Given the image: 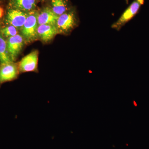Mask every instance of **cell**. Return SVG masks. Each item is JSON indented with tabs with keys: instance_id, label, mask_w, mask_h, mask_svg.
<instances>
[{
	"instance_id": "cell-1",
	"label": "cell",
	"mask_w": 149,
	"mask_h": 149,
	"mask_svg": "<svg viewBox=\"0 0 149 149\" xmlns=\"http://www.w3.org/2000/svg\"><path fill=\"white\" fill-rule=\"evenodd\" d=\"M79 20L76 11L73 8L58 16L56 26L58 34L68 35L78 26Z\"/></svg>"
},
{
	"instance_id": "cell-2",
	"label": "cell",
	"mask_w": 149,
	"mask_h": 149,
	"mask_svg": "<svg viewBox=\"0 0 149 149\" xmlns=\"http://www.w3.org/2000/svg\"><path fill=\"white\" fill-rule=\"evenodd\" d=\"M38 13L39 12L35 9L28 12L26 21L20 30L25 43H32L38 39L37 33L39 25L37 22Z\"/></svg>"
},
{
	"instance_id": "cell-3",
	"label": "cell",
	"mask_w": 149,
	"mask_h": 149,
	"mask_svg": "<svg viewBox=\"0 0 149 149\" xmlns=\"http://www.w3.org/2000/svg\"><path fill=\"white\" fill-rule=\"evenodd\" d=\"M145 0H134L125 9L117 21L112 24L111 28L120 31L125 24L131 20L139 12Z\"/></svg>"
},
{
	"instance_id": "cell-4",
	"label": "cell",
	"mask_w": 149,
	"mask_h": 149,
	"mask_svg": "<svg viewBox=\"0 0 149 149\" xmlns=\"http://www.w3.org/2000/svg\"><path fill=\"white\" fill-rule=\"evenodd\" d=\"M19 74L17 63L14 62L0 64V88L5 83L17 79Z\"/></svg>"
},
{
	"instance_id": "cell-5",
	"label": "cell",
	"mask_w": 149,
	"mask_h": 149,
	"mask_svg": "<svg viewBox=\"0 0 149 149\" xmlns=\"http://www.w3.org/2000/svg\"><path fill=\"white\" fill-rule=\"evenodd\" d=\"M39 52L32 51L22 58L17 63L19 73L38 71Z\"/></svg>"
},
{
	"instance_id": "cell-6",
	"label": "cell",
	"mask_w": 149,
	"mask_h": 149,
	"mask_svg": "<svg viewBox=\"0 0 149 149\" xmlns=\"http://www.w3.org/2000/svg\"><path fill=\"white\" fill-rule=\"evenodd\" d=\"M28 13L10 8L8 10L5 19V23L7 25H12L20 30L27 19Z\"/></svg>"
},
{
	"instance_id": "cell-7",
	"label": "cell",
	"mask_w": 149,
	"mask_h": 149,
	"mask_svg": "<svg viewBox=\"0 0 149 149\" xmlns=\"http://www.w3.org/2000/svg\"><path fill=\"white\" fill-rule=\"evenodd\" d=\"M25 42L22 35L17 34L7 40V46L11 60L14 62L21 53Z\"/></svg>"
},
{
	"instance_id": "cell-8",
	"label": "cell",
	"mask_w": 149,
	"mask_h": 149,
	"mask_svg": "<svg viewBox=\"0 0 149 149\" xmlns=\"http://www.w3.org/2000/svg\"><path fill=\"white\" fill-rule=\"evenodd\" d=\"M38 39L44 42H50L58 34L56 25L42 24L38 25L37 30Z\"/></svg>"
},
{
	"instance_id": "cell-9",
	"label": "cell",
	"mask_w": 149,
	"mask_h": 149,
	"mask_svg": "<svg viewBox=\"0 0 149 149\" xmlns=\"http://www.w3.org/2000/svg\"><path fill=\"white\" fill-rule=\"evenodd\" d=\"M58 17V16L54 13L51 8H45L38 13L37 16L38 25L52 24L56 25Z\"/></svg>"
},
{
	"instance_id": "cell-10",
	"label": "cell",
	"mask_w": 149,
	"mask_h": 149,
	"mask_svg": "<svg viewBox=\"0 0 149 149\" xmlns=\"http://www.w3.org/2000/svg\"><path fill=\"white\" fill-rule=\"evenodd\" d=\"M10 8L15 9L28 13L35 10L36 7V0H10Z\"/></svg>"
},
{
	"instance_id": "cell-11",
	"label": "cell",
	"mask_w": 149,
	"mask_h": 149,
	"mask_svg": "<svg viewBox=\"0 0 149 149\" xmlns=\"http://www.w3.org/2000/svg\"><path fill=\"white\" fill-rule=\"evenodd\" d=\"M51 6L52 10L58 16L72 8L68 0H52Z\"/></svg>"
},
{
	"instance_id": "cell-12",
	"label": "cell",
	"mask_w": 149,
	"mask_h": 149,
	"mask_svg": "<svg viewBox=\"0 0 149 149\" xmlns=\"http://www.w3.org/2000/svg\"><path fill=\"white\" fill-rule=\"evenodd\" d=\"M12 62L8 52L7 40L0 32V64Z\"/></svg>"
},
{
	"instance_id": "cell-13",
	"label": "cell",
	"mask_w": 149,
	"mask_h": 149,
	"mask_svg": "<svg viewBox=\"0 0 149 149\" xmlns=\"http://www.w3.org/2000/svg\"><path fill=\"white\" fill-rule=\"evenodd\" d=\"M18 30L13 26L7 25V26L0 28V32L5 38H8L18 34Z\"/></svg>"
},
{
	"instance_id": "cell-14",
	"label": "cell",
	"mask_w": 149,
	"mask_h": 149,
	"mask_svg": "<svg viewBox=\"0 0 149 149\" xmlns=\"http://www.w3.org/2000/svg\"><path fill=\"white\" fill-rule=\"evenodd\" d=\"M4 14V10L3 8L0 7V19L3 17Z\"/></svg>"
}]
</instances>
